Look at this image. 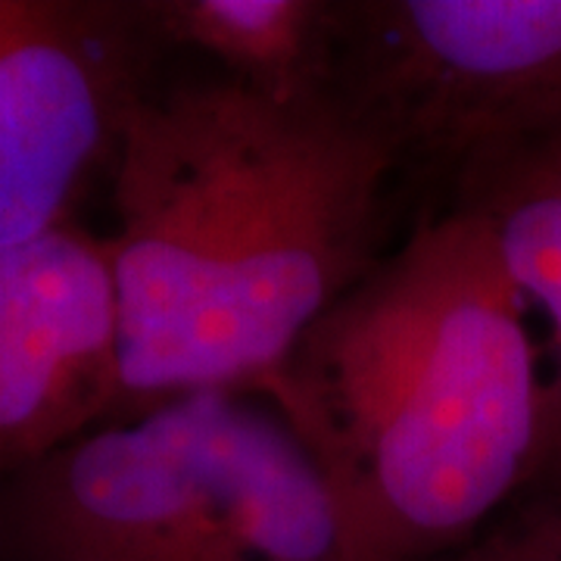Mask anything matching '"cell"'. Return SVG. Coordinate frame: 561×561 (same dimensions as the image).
Returning <instances> with one entry per match:
<instances>
[{"mask_svg":"<svg viewBox=\"0 0 561 561\" xmlns=\"http://www.w3.org/2000/svg\"><path fill=\"white\" fill-rule=\"evenodd\" d=\"M446 213H471L486 225L508 278L549 321L561 412V119L471 165Z\"/></svg>","mask_w":561,"mask_h":561,"instance_id":"8","label":"cell"},{"mask_svg":"<svg viewBox=\"0 0 561 561\" xmlns=\"http://www.w3.org/2000/svg\"><path fill=\"white\" fill-rule=\"evenodd\" d=\"M437 561H561V412L527 483L471 540Z\"/></svg>","mask_w":561,"mask_h":561,"instance_id":"9","label":"cell"},{"mask_svg":"<svg viewBox=\"0 0 561 561\" xmlns=\"http://www.w3.org/2000/svg\"><path fill=\"white\" fill-rule=\"evenodd\" d=\"M119 405V300L106 238L66 221L0 243V478Z\"/></svg>","mask_w":561,"mask_h":561,"instance_id":"6","label":"cell"},{"mask_svg":"<svg viewBox=\"0 0 561 561\" xmlns=\"http://www.w3.org/2000/svg\"><path fill=\"white\" fill-rule=\"evenodd\" d=\"M337 98L390 147L409 231L561 119V0H346Z\"/></svg>","mask_w":561,"mask_h":561,"instance_id":"4","label":"cell"},{"mask_svg":"<svg viewBox=\"0 0 561 561\" xmlns=\"http://www.w3.org/2000/svg\"><path fill=\"white\" fill-rule=\"evenodd\" d=\"M486 225H415L260 387L312 453L346 561H437L522 490L559 402Z\"/></svg>","mask_w":561,"mask_h":561,"instance_id":"2","label":"cell"},{"mask_svg":"<svg viewBox=\"0 0 561 561\" xmlns=\"http://www.w3.org/2000/svg\"><path fill=\"white\" fill-rule=\"evenodd\" d=\"M172 57L187 54L278 103L337 94L346 0H150Z\"/></svg>","mask_w":561,"mask_h":561,"instance_id":"7","label":"cell"},{"mask_svg":"<svg viewBox=\"0 0 561 561\" xmlns=\"http://www.w3.org/2000/svg\"><path fill=\"white\" fill-rule=\"evenodd\" d=\"M119 405L260 393L409 234L390 147L334 98L278 103L216 69L135 106L110 175Z\"/></svg>","mask_w":561,"mask_h":561,"instance_id":"1","label":"cell"},{"mask_svg":"<svg viewBox=\"0 0 561 561\" xmlns=\"http://www.w3.org/2000/svg\"><path fill=\"white\" fill-rule=\"evenodd\" d=\"M0 561H346L312 453L260 393L110 421L0 478Z\"/></svg>","mask_w":561,"mask_h":561,"instance_id":"3","label":"cell"},{"mask_svg":"<svg viewBox=\"0 0 561 561\" xmlns=\"http://www.w3.org/2000/svg\"><path fill=\"white\" fill-rule=\"evenodd\" d=\"M169 60L150 0H0V243L76 221Z\"/></svg>","mask_w":561,"mask_h":561,"instance_id":"5","label":"cell"}]
</instances>
